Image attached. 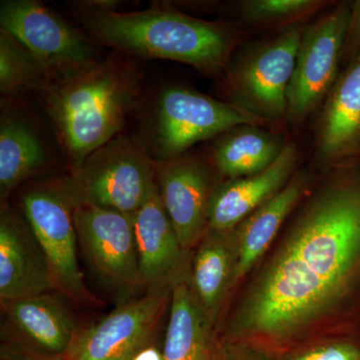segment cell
Returning a JSON list of instances; mask_svg holds the SVG:
<instances>
[{
	"label": "cell",
	"instance_id": "1",
	"mask_svg": "<svg viewBox=\"0 0 360 360\" xmlns=\"http://www.w3.org/2000/svg\"><path fill=\"white\" fill-rule=\"evenodd\" d=\"M360 330V169L309 195L239 300L224 342L286 343L323 322Z\"/></svg>",
	"mask_w": 360,
	"mask_h": 360
},
{
	"label": "cell",
	"instance_id": "2",
	"mask_svg": "<svg viewBox=\"0 0 360 360\" xmlns=\"http://www.w3.org/2000/svg\"><path fill=\"white\" fill-rule=\"evenodd\" d=\"M115 53L70 77L52 80L39 96L71 175L87 156L120 134L141 101L139 66Z\"/></svg>",
	"mask_w": 360,
	"mask_h": 360
},
{
	"label": "cell",
	"instance_id": "3",
	"mask_svg": "<svg viewBox=\"0 0 360 360\" xmlns=\"http://www.w3.org/2000/svg\"><path fill=\"white\" fill-rule=\"evenodd\" d=\"M73 16L96 44L118 53L179 61L208 75L224 70L236 44L229 25L167 6L120 13L82 1Z\"/></svg>",
	"mask_w": 360,
	"mask_h": 360
},
{
	"label": "cell",
	"instance_id": "4",
	"mask_svg": "<svg viewBox=\"0 0 360 360\" xmlns=\"http://www.w3.org/2000/svg\"><path fill=\"white\" fill-rule=\"evenodd\" d=\"M262 123L236 104L175 85L161 90L156 97L144 129L146 141L141 144L155 162H162L222 132Z\"/></svg>",
	"mask_w": 360,
	"mask_h": 360
},
{
	"label": "cell",
	"instance_id": "5",
	"mask_svg": "<svg viewBox=\"0 0 360 360\" xmlns=\"http://www.w3.org/2000/svg\"><path fill=\"white\" fill-rule=\"evenodd\" d=\"M78 201L70 176L32 184L21 195V208L58 292L75 302H94L78 265L75 222Z\"/></svg>",
	"mask_w": 360,
	"mask_h": 360
},
{
	"label": "cell",
	"instance_id": "6",
	"mask_svg": "<svg viewBox=\"0 0 360 360\" xmlns=\"http://www.w3.org/2000/svg\"><path fill=\"white\" fill-rule=\"evenodd\" d=\"M79 202L134 214L158 186L156 162L122 134L87 156L71 175Z\"/></svg>",
	"mask_w": 360,
	"mask_h": 360
},
{
	"label": "cell",
	"instance_id": "7",
	"mask_svg": "<svg viewBox=\"0 0 360 360\" xmlns=\"http://www.w3.org/2000/svg\"><path fill=\"white\" fill-rule=\"evenodd\" d=\"M0 25L41 63L51 82L101 59L91 37L37 0H2Z\"/></svg>",
	"mask_w": 360,
	"mask_h": 360
},
{
	"label": "cell",
	"instance_id": "8",
	"mask_svg": "<svg viewBox=\"0 0 360 360\" xmlns=\"http://www.w3.org/2000/svg\"><path fill=\"white\" fill-rule=\"evenodd\" d=\"M77 238L103 283L124 298L142 288L134 214L79 202L75 212Z\"/></svg>",
	"mask_w": 360,
	"mask_h": 360
},
{
	"label": "cell",
	"instance_id": "9",
	"mask_svg": "<svg viewBox=\"0 0 360 360\" xmlns=\"http://www.w3.org/2000/svg\"><path fill=\"white\" fill-rule=\"evenodd\" d=\"M350 11L352 2H341L303 28L288 91L286 117L291 122H302L314 112L338 80Z\"/></svg>",
	"mask_w": 360,
	"mask_h": 360
},
{
	"label": "cell",
	"instance_id": "10",
	"mask_svg": "<svg viewBox=\"0 0 360 360\" xmlns=\"http://www.w3.org/2000/svg\"><path fill=\"white\" fill-rule=\"evenodd\" d=\"M303 28L295 25L258 47L231 73L236 105L264 122L288 115V91Z\"/></svg>",
	"mask_w": 360,
	"mask_h": 360
},
{
	"label": "cell",
	"instance_id": "11",
	"mask_svg": "<svg viewBox=\"0 0 360 360\" xmlns=\"http://www.w3.org/2000/svg\"><path fill=\"white\" fill-rule=\"evenodd\" d=\"M172 290L153 291L123 302L105 319L79 331L65 360H130L151 347Z\"/></svg>",
	"mask_w": 360,
	"mask_h": 360
},
{
	"label": "cell",
	"instance_id": "12",
	"mask_svg": "<svg viewBox=\"0 0 360 360\" xmlns=\"http://www.w3.org/2000/svg\"><path fill=\"white\" fill-rule=\"evenodd\" d=\"M60 292L1 302L8 331L2 347L44 360H65L79 330Z\"/></svg>",
	"mask_w": 360,
	"mask_h": 360
},
{
	"label": "cell",
	"instance_id": "13",
	"mask_svg": "<svg viewBox=\"0 0 360 360\" xmlns=\"http://www.w3.org/2000/svg\"><path fill=\"white\" fill-rule=\"evenodd\" d=\"M134 222L142 288L172 290L188 283L193 255L180 245L158 186L134 213Z\"/></svg>",
	"mask_w": 360,
	"mask_h": 360
},
{
	"label": "cell",
	"instance_id": "14",
	"mask_svg": "<svg viewBox=\"0 0 360 360\" xmlns=\"http://www.w3.org/2000/svg\"><path fill=\"white\" fill-rule=\"evenodd\" d=\"M160 198L184 250H193L207 231L213 189L210 168L195 156L180 155L156 162Z\"/></svg>",
	"mask_w": 360,
	"mask_h": 360
},
{
	"label": "cell",
	"instance_id": "15",
	"mask_svg": "<svg viewBox=\"0 0 360 360\" xmlns=\"http://www.w3.org/2000/svg\"><path fill=\"white\" fill-rule=\"evenodd\" d=\"M58 291L27 222L7 207L0 215V300Z\"/></svg>",
	"mask_w": 360,
	"mask_h": 360
},
{
	"label": "cell",
	"instance_id": "16",
	"mask_svg": "<svg viewBox=\"0 0 360 360\" xmlns=\"http://www.w3.org/2000/svg\"><path fill=\"white\" fill-rule=\"evenodd\" d=\"M297 150L284 146L276 161L259 174L229 179L213 189L207 212V229L231 231L251 213L276 195L293 176Z\"/></svg>",
	"mask_w": 360,
	"mask_h": 360
},
{
	"label": "cell",
	"instance_id": "17",
	"mask_svg": "<svg viewBox=\"0 0 360 360\" xmlns=\"http://www.w3.org/2000/svg\"><path fill=\"white\" fill-rule=\"evenodd\" d=\"M360 149V53L336 80L319 120L317 153L326 162L347 160Z\"/></svg>",
	"mask_w": 360,
	"mask_h": 360
},
{
	"label": "cell",
	"instance_id": "18",
	"mask_svg": "<svg viewBox=\"0 0 360 360\" xmlns=\"http://www.w3.org/2000/svg\"><path fill=\"white\" fill-rule=\"evenodd\" d=\"M236 264L234 229H207L193 255L188 284L198 305L214 326L229 291L236 285Z\"/></svg>",
	"mask_w": 360,
	"mask_h": 360
},
{
	"label": "cell",
	"instance_id": "19",
	"mask_svg": "<svg viewBox=\"0 0 360 360\" xmlns=\"http://www.w3.org/2000/svg\"><path fill=\"white\" fill-rule=\"evenodd\" d=\"M309 188V176L302 172L295 174L276 195L234 229L238 250L236 284L243 281L264 257Z\"/></svg>",
	"mask_w": 360,
	"mask_h": 360
},
{
	"label": "cell",
	"instance_id": "20",
	"mask_svg": "<svg viewBox=\"0 0 360 360\" xmlns=\"http://www.w3.org/2000/svg\"><path fill=\"white\" fill-rule=\"evenodd\" d=\"M191 292L188 283L172 290L162 360H220L224 341Z\"/></svg>",
	"mask_w": 360,
	"mask_h": 360
},
{
	"label": "cell",
	"instance_id": "21",
	"mask_svg": "<svg viewBox=\"0 0 360 360\" xmlns=\"http://www.w3.org/2000/svg\"><path fill=\"white\" fill-rule=\"evenodd\" d=\"M49 156L37 130L26 118L13 111L0 122V195L8 194L26 180L44 172Z\"/></svg>",
	"mask_w": 360,
	"mask_h": 360
},
{
	"label": "cell",
	"instance_id": "22",
	"mask_svg": "<svg viewBox=\"0 0 360 360\" xmlns=\"http://www.w3.org/2000/svg\"><path fill=\"white\" fill-rule=\"evenodd\" d=\"M231 130L217 141L212 153L217 172L227 179H241L264 172L284 148L274 135L255 127Z\"/></svg>",
	"mask_w": 360,
	"mask_h": 360
},
{
	"label": "cell",
	"instance_id": "23",
	"mask_svg": "<svg viewBox=\"0 0 360 360\" xmlns=\"http://www.w3.org/2000/svg\"><path fill=\"white\" fill-rule=\"evenodd\" d=\"M51 82L41 63L9 33L0 30V92L6 98L39 94Z\"/></svg>",
	"mask_w": 360,
	"mask_h": 360
},
{
	"label": "cell",
	"instance_id": "24",
	"mask_svg": "<svg viewBox=\"0 0 360 360\" xmlns=\"http://www.w3.org/2000/svg\"><path fill=\"white\" fill-rule=\"evenodd\" d=\"M324 6L316 0H246L239 2L238 11L252 25H295Z\"/></svg>",
	"mask_w": 360,
	"mask_h": 360
},
{
	"label": "cell",
	"instance_id": "25",
	"mask_svg": "<svg viewBox=\"0 0 360 360\" xmlns=\"http://www.w3.org/2000/svg\"><path fill=\"white\" fill-rule=\"evenodd\" d=\"M291 360H360V343L340 341L312 348Z\"/></svg>",
	"mask_w": 360,
	"mask_h": 360
},
{
	"label": "cell",
	"instance_id": "26",
	"mask_svg": "<svg viewBox=\"0 0 360 360\" xmlns=\"http://www.w3.org/2000/svg\"><path fill=\"white\" fill-rule=\"evenodd\" d=\"M360 53V0L352 2L349 20H348L341 60L350 63Z\"/></svg>",
	"mask_w": 360,
	"mask_h": 360
},
{
	"label": "cell",
	"instance_id": "27",
	"mask_svg": "<svg viewBox=\"0 0 360 360\" xmlns=\"http://www.w3.org/2000/svg\"><path fill=\"white\" fill-rule=\"evenodd\" d=\"M220 360H276L269 352L259 345L250 342H224V352Z\"/></svg>",
	"mask_w": 360,
	"mask_h": 360
},
{
	"label": "cell",
	"instance_id": "28",
	"mask_svg": "<svg viewBox=\"0 0 360 360\" xmlns=\"http://www.w3.org/2000/svg\"><path fill=\"white\" fill-rule=\"evenodd\" d=\"M130 360H162V354L155 347H149L142 350L141 354L135 355L134 359Z\"/></svg>",
	"mask_w": 360,
	"mask_h": 360
},
{
	"label": "cell",
	"instance_id": "29",
	"mask_svg": "<svg viewBox=\"0 0 360 360\" xmlns=\"http://www.w3.org/2000/svg\"><path fill=\"white\" fill-rule=\"evenodd\" d=\"M1 359L2 360H44L34 359V357L20 354V352H14V350L4 347H1Z\"/></svg>",
	"mask_w": 360,
	"mask_h": 360
}]
</instances>
